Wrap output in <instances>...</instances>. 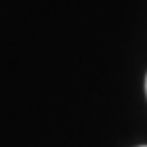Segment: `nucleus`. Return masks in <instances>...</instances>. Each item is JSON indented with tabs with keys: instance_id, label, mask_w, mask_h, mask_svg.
I'll return each instance as SVG.
<instances>
[{
	"instance_id": "f257e3e1",
	"label": "nucleus",
	"mask_w": 147,
	"mask_h": 147,
	"mask_svg": "<svg viewBox=\"0 0 147 147\" xmlns=\"http://www.w3.org/2000/svg\"><path fill=\"white\" fill-rule=\"evenodd\" d=\"M145 92H147V78H145Z\"/></svg>"
}]
</instances>
